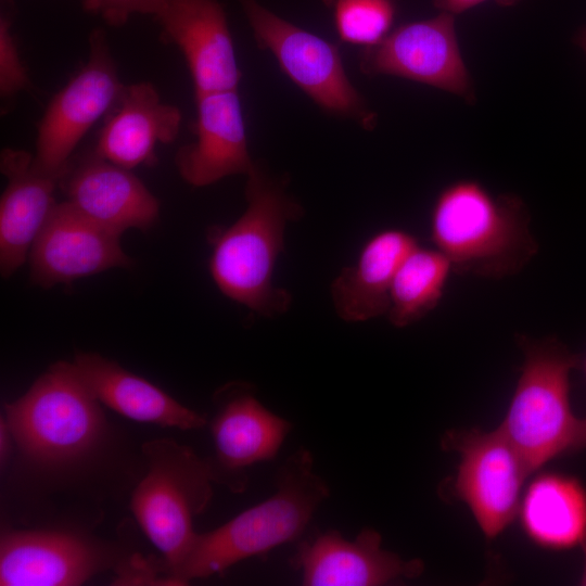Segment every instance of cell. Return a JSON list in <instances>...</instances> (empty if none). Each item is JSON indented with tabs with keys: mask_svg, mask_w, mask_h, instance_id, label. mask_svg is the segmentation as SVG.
<instances>
[{
	"mask_svg": "<svg viewBox=\"0 0 586 586\" xmlns=\"http://www.w3.org/2000/svg\"><path fill=\"white\" fill-rule=\"evenodd\" d=\"M89 43L88 61L53 97L38 125L35 158L52 174H63L74 149L124 86L103 31H93Z\"/></svg>",
	"mask_w": 586,
	"mask_h": 586,
	"instance_id": "9c48e42d",
	"label": "cell"
},
{
	"mask_svg": "<svg viewBox=\"0 0 586 586\" xmlns=\"http://www.w3.org/2000/svg\"><path fill=\"white\" fill-rule=\"evenodd\" d=\"M408 231L388 228L374 233L354 264L344 267L331 283L335 313L347 322H362L386 315L395 273L418 245Z\"/></svg>",
	"mask_w": 586,
	"mask_h": 586,
	"instance_id": "ffe728a7",
	"label": "cell"
},
{
	"mask_svg": "<svg viewBox=\"0 0 586 586\" xmlns=\"http://www.w3.org/2000/svg\"><path fill=\"white\" fill-rule=\"evenodd\" d=\"M166 0H82L84 8L100 15L107 24H125L133 14L155 16Z\"/></svg>",
	"mask_w": 586,
	"mask_h": 586,
	"instance_id": "484cf974",
	"label": "cell"
},
{
	"mask_svg": "<svg viewBox=\"0 0 586 586\" xmlns=\"http://www.w3.org/2000/svg\"><path fill=\"white\" fill-rule=\"evenodd\" d=\"M246 208L230 227L212 234L209 271L220 292L267 317L288 310L291 294L273 283L289 221L302 207L258 165L246 176Z\"/></svg>",
	"mask_w": 586,
	"mask_h": 586,
	"instance_id": "7a4b0ae2",
	"label": "cell"
},
{
	"mask_svg": "<svg viewBox=\"0 0 586 586\" xmlns=\"http://www.w3.org/2000/svg\"><path fill=\"white\" fill-rule=\"evenodd\" d=\"M526 537L537 547L563 551L586 539V487L560 472L538 473L523 489L518 517Z\"/></svg>",
	"mask_w": 586,
	"mask_h": 586,
	"instance_id": "7402d4cb",
	"label": "cell"
},
{
	"mask_svg": "<svg viewBox=\"0 0 586 586\" xmlns=\"http://www.w3.org/2000/svg\"><path fill=\"white\" fill-rule=\"evenodd\" d=\"M307 586H381L418 577L419 559L403 560L382 548V537L364 528L354 540L330 530L301 543L290 561Z\"/></svg>",
	"mask_w": 586,
	"mask_h": 586,
	"instance_id": "4fadbf2b",
	"label": "cell"
},
{
	"mask_svg": "<svg viewBox=\"0 0 586 586\" xmlns=\"http://www.w3.org/2000/svg\"><path fill=\"white\" fill-rule=\"evenodd\" d=\"M359 66L367 75L399 76L468 100L472 94L454 14L448 12L399 26L379 43L365 48Z\"/></svg>",
	"mask_w": 586,
	"mask_h": 586,
	"instance_id": "30bf717a",
	"label": "cell"
},
{
	"mask_svg": "<svg viewBox=\"0 0 586 586\" xmlns=\"http://www.w3.org/2000/svg\"><path fill=\"white\" fill-rule=\"evenodd\" d=\"M585 373H586V360H585Z\"/></svg>",
	"mask_w": 586,
	"mask_h": 586,
	"instance_id": "1f68e13d",
	"label": "cell"
},
{
	"mask_svg": "<svg viewBox=\"0 0 586 586\" xmlns=\"http://www.w3.org/2000/svg\"><path fill=\"white\" fill-rule=\"evenodd\" d=\"M195 139L176 153L180 177L192 187H206L255 167L247 145L238 89L195 95Z\"/></svg>",
	"mask_w": 586,
	"mask_h": 586,
	"instance_id": "2e32d148",
	"label": "cell"
},
{
	"mask_svg": "<svg viewBox=\"0 0 586 586\" xmlns=\"http://www.w3.org/2000/svg\"><path fill=\"white\" fill-rule=\"evenodd\" d=\"M311 454L301 448L277 475V491L220 527L195 535L182 562L169 574L170 585L221 573L237 562L263 557L297 538L329 496L327 483L313 470Z\"/></svg>",
	"mask_w": 586,
	"mask_h": 586,
	"instance_id": "3957f363",
	"label": "cell"
},
{
	"mask_svg": "<svg viewBox=\"0 0 586 586\" xmlns=\"http://www.w3.org/2000/svg\"><path fill=\"white\" fill-rule=\"evenodd\" d=\"M453 267L437 249L413 247L400 263L386 313L396 328L408 327L430 314L441 302Z\"/></svg>",
	"mask_w": 586,
	"mask_h": 586,
	"instance_id": "603a6c76",
	"label": "cell"
},
{
	"mask_svg": "<svg viewBox=\"0 0 586 586\" xmlns=\"http://www.w3.org/2000/svg\"><path fill=\"white\" fill-rule=\"evenodd\" d=\"M11 432L8 426V423L2 418L1 423H0V459H1L2 464L3 462L7 461L8 455H9V445H10L9 434Z\"/></svg>",
	"mask_w": 586,
	"mask_h": 586,
	"instance_id": "83f0119b",
	"label": "cell"
},
{
	"mask_svg": "<svg viewBox=\"0 0 586 586\" xmlns=\"http://www.w3.org/2000/svg\"><path fill=\"white\" fill-rule=\"evenodd\" d=\"M5 415L20 449L46 464L82 457L104 430L99 400L68 361L53 364L22 397L5 405Z\"/></svg>",
	"mask_w": 586,
	"mask_h": 586,
	"instance_id": "5b68a950",
	"label": "cell"
},
{
	"mask_svg": "<svg viewBox=\"0 0 586 586\" xmlns=\"http://www.w3.org/2000/svg\"><path fill=\"white\" fill-rule=\"evenodd\" d=\"M430 233L434 247L459 275L510 277L538 252L524 202L514 194L494 195L471 179L455 181L440 192Z\"/></svg>",
	"mask_w": 586,
	"mask_h": 586,
	"instance_id": "6da1fadb",
	"label": "cell"
},
{
	"mask_svg": "<svg viewBox=\"0 0 586 586\" xmlns=\"http://www.w3.org/2000/svg\"><path fill=\"white\" fill-rule=\"evenodd\" d=\"M102 565L99 551L72 534L14 531L1 536V586L80 585Z\"/></svg>",
	"mask_w": 586,
	"mask_h": 586,
	"instance_id": "d6986e66",
	"label": "cell"
},
{
	"mask_svg": "<svg viewBox=\"0 0 586 586\" xmlns=\"http://www.w3.org/2000/svg\"><path fill=\"white\" fill-rule=\"evenodd\" d=\"M0 168L8 179L0 201V272L8 278L25 263L56 205L62 175L46 171L35 154L16 149L2 150Z\"/></svg>",
	"mask_w": 586,
	"mask_h": 586,
	"instance_id": "e0dca14e",
	"label": "cell"
},
{
	"mask_svg": "<svg viewBox=\"0 0 586 586\" xmlns=\"http://www.w3.org/2000/svg\"><path fill=\"white\" fill-rule=\"evenodd\" d=\"M211 423L215 455L208 459L213 482L241 493L246 470L276 457L292 424L272 413L247 383H229L215 395Z\"/></svg>",
	"mask_w": 586,
	"mask_h": 586,
	"instance_id": "8fae6325",
	"label": "cell"
},
{
	"mask_svg": "<svg viewBox=\"0 0 586 586\" xmlns=\"http://www.w3.org/2000/svg\"><path fill=\"white\" fill-rule=\"evenodd\" d=\"M343 41L365 48L382 41L396 14V0H327Z\"/></svg>",
	"mask_w": 586,
	"mask_h": 586,
	"instance_id": "cb8c5ba5",
	"label": "cell"
},
{
	"mask_svg": "<svg viewBox=\"0 0 586 586\" xmlns=\"http://www.w3.org/2000/svg\"><path fill=\"white\" fill-rule=\"evenodd\" d=\"M260 48L269 50L282 71L321 109L349 117L366 128L375 117L353 86L337 48L269 11L256 0H240Z\"/></svg>",
	"mask_w": 586,
	"mask_h": 586,
	"instance_id": "52a82bcc",
	"label": "cell"
},
{
	"mask_svg": "<svg viewBox=\"0 0 586 586\" xmlns=\"http://www.w3.org/2000/svg\"><path fill=\"white\" fill-rule=\"evenodd\" d=\"M586 448V418L578 419L576 435L573 444V451H578Z\"/></svg>",
	"mask_w": 586,
	"mask_h": 586,
	"instance_id": "f1b7e54d",
	"label": "cell"
},
{
	"mask_svg": "<svg viewBox=\"0 0 586 586\" xmlns=\"http://www.w3.org/2000/svg\"><path fill=\"white\" fill-rule=\"evenodd\" d=\"M149 469L136 487L131 510L141 528L163 555L167 585L169 574L187 556L196 533L193 518L212 498L207 460L170 440L143 445Z\"/></svg>",
	"mask_w": 586,
	"mask_h": 586,
	"instance_id": "8992f818",
	"label": "cell"
},
{
	"mask_svg": "<svg viewBox=\"0 0 586 586\" xmlns=\"http://www.w3.org/2000/svg\"><path fill=\"white\" fill-rule=\"evenodd\" d=\"M515 340L524 359L498 429L534 473L573 451L578 418L570 403V373L579 358L553 336L518 334Z\"/></svg>",
	"mask_w": 586,
	"mask_h": 586,
	"instance_id": "277c9868",
	"label": "cell"
},
{
	"mask_svg": "<svg viewBox=\"0 0 586 586\" xmlns=\"http://www.w3.org/2000/svg\"><path fill=\"white\" fill-rule=\"evenodd\" d=\"M155 18L184 56L194 95L238 89L242 74L217 0H166Z\"/></svg>",
	"mask_w": 586,
	"mask_h": 586,
	"instance_id": "9a60e30c",
	"label": "cell"
},
{
	"mask_svg": "<svg viewBox=\"0 0 586 586\" xmlns=\"http://www.w3.org/2000/svg\"><path fill=\"white\" fill-rule=\"evenodd\" d=\"M487 0H434V4L441 11L451 14L462 13L463 11L471 9ZM519 0H495L500 5H512Z\"/></svg>",
	"mask_w": 586,
	"mask_h": 586,
	"instance_id": "4316f807",
	"label": "cell"
},
{
	"mask_svg": "<svg viewBox=\"0 0 586 586\" xmlns=\"http://www.w3.org/2000/svg\"><path fill=\"white\" fill-rule=\"evenodd\" d=\"M29 84L26 68L11 31L10 20L3 14L0 20V93L10 98L24 90Z\"/></svg>",
	"mask_w": 586,
	"mask_h": 586,
	"instance_id": "d4e9b609",
	"label": "cell"
},
{
	"mask_svg": "<svg viewBox=\"0 0 586 586\" xmlns=\"http://www.w3.org/2000/svg\"><path fill=\"white\" fill-rule=\"evenodd\" d=\"M442 447L460 458L453 495L467 505L483 535L495 539L518 517L523 485L532 474L523 458L498 428L449 430Z\"/></svg>",
	"mask_w": 586,
	"mask_h": 586,
	"instance_id": "ba28073f",
	"label": "cell"
},
{
	"mask_svg": "<svg viewBox=\"0 0 586 586\" xmlns=\"http://www.w3.org/2000/svg\"><path fill=\"white\" fill-rule=\"evenodd\" d=\"M74 365L97 399L126 418L181 430L200 429L207 423L203 415L115 361L80 353Z\"/></svg>",
	"mask_w": 586,
	"mask_h": 586,
	"instance_id": "44dd1931",
	"label": "cell"
},
{
	"mask_svg": "<svg viewBox=\"0 0 586 586\" xmlns=\"http://www.w3.org/2000/svg\"><path fill=\"white\" fill-rule=\"evenodd\" d=\"M181 120L180 110L164 102L152 84L124 85L106 114L92 151L130 170L140 165H153L156 145L174 142Z\"/></svg>",
	"mask_w": 586,
	"mask_h": 586,
	"instance_id": "ac0fdd59",
	"label": "cell"
},
{
	"mask_svg": "<svg viewBox=\"0 0 586 586\" xmlns=\"http://www.w3.org/2000/svg\"><path fill=\"white\" fill-rule=\"evenodd\" d=\"M577 42L579 43V46L584 49V51L586 52V28H584L578 37H577Z\"/></svg>",
	"mask_w": 586,
	"mask_h": 586,
	"instance_id": "4dcf8cb0",
	"label": "cell"
},
{
	"mask_svg": "<svg viewBox=\"0 0 586 586\" xmlns=\"http://www.w3.org/2000/svg\"><path fill=\"white\" fill-rule=\"evenodd\" d=\"M119 238L67 201L56 203L30 249V279L50 288L111 268L129 267L132 260L123 251Z\"/></svg>",
	"mask_w": 586,
	"mask_h": 586,
	"instance_id": "7c38bea8",
	"label": "cell"
},
{
	"mask_svg": "<svg viewBox=\"0 0 586 586\" xmlns=\"http://www.w3.org/2000/svg\"><path fill=\"white\" fill-rule=\"evenodd\" d=\"M581 548H582V551H583V555H584V566H583L582 576H581V579H579V585L586 586V539L581 545Z\"/></svg>",
	"mask_w": 586,
	"mask_h": 586,
	"instance_id": "f546056e",
	"label": "cell"
},
{
	"mask_svg": "<svg viewBox=\"0 0 586 586\" xmlns=\"http://www.w3.org/2000/svg\"><path fill=\"white\" fill-rule=\"evenodd\" d=\"M59 188L79 213L118 235L133 228L148 230L160 215L157 199L130 169L93 151L75 162L71 158Z\"/></svg>",
	"mask_w": 586,
	"mask_h": 586,
	"instance_id": "5bb4252c",
	"label": "cell"
}]
</instances>
